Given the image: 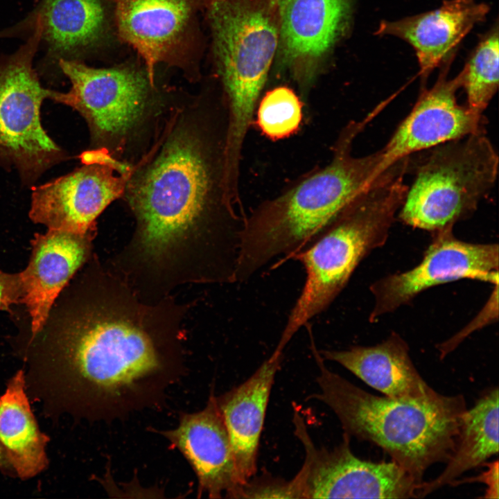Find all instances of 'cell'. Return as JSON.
<instances>
[{
    "mask_svg": "<svg viewBox=\"0 0 499 499\" xmlns=\"http://www.w3.org/2000/svg\"><path fill=\"white\" fill-rule=\"evenodd\" d=\"M322 401L338 418L344 433L380 447L405 471L423 481L426 470L452 455L467 405L463 395L436 391L413 399L372 394L325 367L316 350Z\"/></svg>",
    "mask_w": 499,
    "mask_h": 499,
    "instance_id": "cell-4",
    "label": "cell"
},
{
    "mask_svg": "<svg viewBox=\"0 0 499 499\" xmlns=\"http://www.w3.org/2000/svg\"><path fill=\"white\" fill-rule=\"evenodd\" d=\"M408 168L404 159L391 166L314 240L291 256L303 264L306 277L279 347L285 348L299 329L324 310L344 288L360 261L384 244L408 189L403 181Z\"/></svg>",
    "mask_w": 499,
    "mask_h": 499,
    "instance_id": "cell-5",
    "label": "cell"
},
{
    "mask_svg": "<svg viewBox=\"0 0 499 499\" xmlns=\"http://www.w3.org/2000/svg\"><path fill=\"white\" fill-rule=\"evenodd\" d=\"M80 159L81 167L33 190V221L49 229L86 234L98 215L122 198L132 164L98 148L84 151Z\"/></svg>",
    "mask_w": 499,
    "mask_h": 499,
    "instance_id": "cell-11",
    "label": "cell"
},
{
    "mask_svg": "<svg viewBox=\"0 0 499 499\" xmlns=\"http://www.w3.org/2000/svg\"><path fill=\"white\" fill-rule=\"evenodd\" d=\"M498 30L496 20L479 40L461 70L466 105L478 114H483L498 89Z\"/></svg>",
    "mask_w": 499,
    "mask_h": 499,
    "instance_id": "cell-24",
    "label": "cell"
},
{
    "mask_svg": "<svg viewBox=\"0 0 499 499\" xmlns=\"http://www.w3.org/2000/svg\"><path fill=\"white\" fill-rule=\"evenodd\" d=\"M319 353L385 396L413 399L435 392L420 375L410 358L407 343L396 333L374 346H356L346 350H323Z\"/></svg>",
    "mask_w": 499,
    "mask_h": 499,
    "instance_id": "cell-21",
    "label": "cell"
},
{
    "mask_svg": "<svg viewBox=\"0 0 499 499\" xmlns=\"http://www.w3.org/2000/svg\"><path fill=\"white\" fill-rule=\"evenodd\" d=\"M25 33L28 37L17 49L0 55V161L15 166L30 184L67 155L41 123L40 107L54 90L42 86L33 65L40 28L34 25Z\"/></svg>",
    "mask_w": 499,
    "mask_h": 499,
    "instance_id": "cell-9",
    "label": "cell"
},
{
    "mask_svg": "<svg viewBox=\"0 0 499 499\" xmlns=\"http://www.w3.org/2000/svg\"><path fill=\"white\" fill-rule=\"evenodd\" d=\"M484 464L487 465V469L478 476L457 480L453 486L459 485L462 482H483L487 486L484 498L498 499L499 498L498 461L496 460L489 463L486 462Z\"/></svg>",
    "mask_w": 499,
    "mask_h": 499,
    "instance_id": "cell-27",
    "label": "cell"
},
{
    "mask_svg": "<svg viewBox=\"0 0 499 499\" xmlns=\"http://www.w3.org/2000/svg\"><path fill=\"white\" fill-rule=\"evenodd\" d=\"M272 1L283 57L305 97L322 60L348 33L356 0Z\"/></svg>",
    "mask_w": 499,
    "mask_h": 499,
    "instance_id": "cell-14",
    "label": "cell"
},
{
    "mask_svg": "<svg viewBox=\"0 0 499 499\" xmlns=\"http://www.w3.org/2000/svg\"><path fill=\"white\" fill-rule=\"evenodd\" d=\"M105 21L100 0H42L21 21L0 30V36L14 37L25 28L36 25L40 46L45 49L42 63L61 60H78V55L99 38Z\"/></svg>",
    "mask_w": 499,
    "mask_h": 499,
    "instance_id": "cell-17",
    "label": "cell"
},
{
    "mask_svg": "<svg viewBox=\"0 0 499 499\" xmlns=\"http://www.w3.org/2000/svg\"><path fill=\"white\" fill-rule=\"evenodd\" d=\"M422 261L411 270L384 277L371 286L374 306L370 321L392 312L423 290L471 279L498 284L497 244H478L455 238L452 227L435 232Z\"/></svg>",
    "mask_w": 499,
    "mask_h": 499,
    "instance_id": "cell-12",
    "label": "cell"
},
{
    "mask_svg": "<svg viewBox=\"0 0 499 499\" xmlns=\"http://www.w3.org/2000/svg\"><path fill=\"white\" fill-rule=\"evenodd\" d=\"M28 365L25 384L46 410L89 420L157 405L183 373L145 332L95 314L60 328Z\"/></svg>",
    "mask_w": 499,
    "mask_h": 499,
    "instance_id": "cell-2",
    "label": "cell"
},
{
    "mask_svg": "<svg viewBox=\"0 0 499 499\" xmlns=\"http://www.w3.org/2000/svg\"><path fill=\"white\" fill-rule=\"evenodd\" d=\"M42 433L26 393L25 375L19 371L0 396V443L15 472L21 479L34 477L47 466Z\"/></svg>",
    "mask_w": 499,
    "mask_h": 499,
    "instance_id": "cell-23",
    "label": "cell"
},
{
    "mask_svg": "<svg viewBox=\"0 0 499 499\" xmlns=\"http://www.w3.org/2000/svg\"><path fill=\"white\" fill-rule=\"evenodd\" d=\"M255 116L256 124L265 137L272 141L286 139L301 126L303 103L292 89L277 87L259 100Z\"/></svg>",
    "mask_w": 499,
    "mask_h": 499,
    "instance_id": "cell-25",
    "label": "cell"
},
{
    "mask_svg": "<svg viewBox=\"0 0 499 499\" xmlns=\"http://www.w3.org/2000/svg\"><path fill=\"white\" fill-rule=\"evenodd\" d=\"M371 116L346 125L324 166L306 174L245 214L236 271L243 282L272 259L299 252L376 178L380 150L362 157L352 145Z\"/></svg>",
    "mask_w": 499,
    "mask_h": 499,
    "instance_id": "cell-3",
    "label": "cell"
},
{
    "mask_svg": "<svg viewBox=\"0 0 499 499\" xmlns=\"http://www.w3.org/2000/svg\"><path fill=\"white\" fill-rule=\"evenodd\" d=\"M0 470L6 473H12L15 472L12 465L10 464L3 446L0 443Z\"/></svg>",
    "mask_w": 499,
    "mask_h": 499,
    "instance_id": "cell-28",
    "label": "cell"
},
{
    "mask_svg": "<svg viewBox=\"0 0 499 499\" xmlns=\"http://www.w3.org/2000/svg\"><path fill=\"white\" fill-rule=\"evenodd\" d=\"M295 435L305 451L304 464L283 483L288 498H419L422 482L396 462H371L357 457L350 437L333 449L319 448L310 437L298 412L293 417Z\"/></svg>",
    "mask_w": 499,
    "mask_h": 499,
    "instance_id": "cell-10",
    "label": "cell"
},
{
    "mask_svg": "<svg viewBox=\"0 0 499 499\" xmlns=\"http://www.w3.org/2000/svg\"><path fill=\"white\" fill-rule=\"evenodd\" d=\"M24 296L21 274H10L0 270V310L23 302Z\"/></svg>",
    "mask_w": 499,
    "mask_h": 499,
    "instance_id": "cell-26",
    "label": "cell"
},
{
    "mask_svg": "<svg viewBox=\"0 0 499 499\" xmlns=\"http://www.w3.org/2000/svg\"><path fill=\"white\" fill-rule=\"evenodd\" d=\"M209 19L228 108L226 157L236 166L279 42L277 16L272 0H211Z\"/></svg>",
    "mask_w": 499,
    "mask_h": 499,
    "instance_id": "cell-7",
    "label": "cell"
},
{
    "mask_svg": "<svg viewBox=\"0 0 499 499\" xmlns=\"http://www.w3.org/2000/svg\"><path fill=\"white\" fill-rule=\"evenodd\" d=\"M121 37L145 62L155 80V67L165 60L183 37L193 12V0H116Z\"/></svg>",
    "mask_w": 499,
    "mask_h": 499,
    "instance_id": "cell-20",
    "label": "cell"
},
{
    "mask_svg": "<svg viewBox=\"0 0 499 499\" xmlns=\"http://www.w3.org/2000/svg\"><path fill=\"white\" fill-rule=\"evenodd\" d=\"M498 453V389H489L462 417L454 451L435 478L422 482L419 498L439 488L453 486L465 472L483 465Z\"/></svg>",
    "mask_w": 499,
    "mask_h": 499,
    "instance_id": "cell-22",
    "label": "cell"
},
{
    "mask_svg": "<svg viewBox=\"0 0 499 499\" xmlns=\"http://www.w3.org/2000/svg\"><path fill=\"white\" fill-rule=\"evenodd\" d=\"M85 234L49 229L35 235L29 264L20 273L33 336L40 332L55 299L84 261Z\"/></svg>",
    "mask_w": 499,
    "mask_h": 499,
    "instance_id": "cell-19",
    "label": "cell"
},
{
    "mask_svg": "<svg viewBox=\"0 0 499 499\" xmlns=\"http://www.w3.org/2000/svg\"><path fill=\"white\" fill-rule=\"evenodd\" d=\"M453 60L441 67L439 77L430 89H423L416 104L401 121L387 144L380 150L376 177L399 160L446 142L472 134L484 132L486 121L457 100L462 86V73L448 78Z\"/></svg>",
    "mask_w": 499,
    "mask_h": 499,
    "instance_id": "cell-13",
    "label": "cell"
},
{
    "mask_svg": "<svg viewBox=\"0 0 499 499\" xmlns=\"http://www.w3.org/2000/svg\"><path fill=\"white\" fill-rule=\"evenodd\" d=\"M187 459L198 480V496L240 498L243 487L229 437L213 394L201 411L184 414L161 432Z\"/></svg>",
    "mask_w": 499,
    "mask_h": 499,
    "instance_id": "cell-15",
    "label": "cell"
},
{
    "mask_svg": "<svg viewBox=\"0 0 499 499\" xmlns=\"http://www.w3.org/2000/svg\"><path fill=\"white\" fill-rule=\"evenodd\" d=\"M490 6L475 0H445L438 8L396 20H382L374 34L392 36L409 44L415 52L421 77L455 55L462 40L487 19Z\"/></svg>",
    "mask_w": 499,
    "mask_h": 499,
    "instance_id": "cell-16",
    "label": "cell"
},
{
    "mask_svg": "<svg viewBox=\"0 0 499 499\" xmlns=\"http://www.w3.org/2000/svg\"><path fill=\"white\" fill-rule=\"evenodd\" d=\"M228 124L221 88L186 97L133 164L122 198L150 254L166 251L192 232L238 253L245 216L237 213L226 187Z\"/></svg>",
    "mask_w": 499,
    "mask_h": 499,
    "instance_id": "cell-1",
    "label": "cell"
},
{
    "mask_svg": "<svg viewBox=\"0 0 499 499\" xmlns=\"http://www.w3.org/2000/svg\"><path fill=\"white\" fill-rule=\"evenodd\" d=\"M283 351L275 349L244 383L216 397L244 486L256 471L257 454L266 409Z\"/></svg>",
    "mask_w": 499,
    "mask_h": 499,
    "instance_id": "cell-18",
    "label": "cell"
},
{
    "mask_svg": "<svg viewBox=\"0 0 499 499\" xmlns=\"http://www.w3.org/2000/svg\"><path fill=\"white\" fill-rule=\"evenodd\" d=\"M58 68L71 88L67 92L55 91L51 100L84 118L90 148L103 149L132 165L149 150L172 110L186 98L163 94L146 71L97 69L64 60L58 62Z\"/></svg>",
    "mask_w": 499,
    "mask_h": 499,
    "instance_id": "cell-6",
    "label": "cell"
},
{
    "mask_svg": "<svg viewBox=\"0 0 499 499\" xmlns=\"http://www.w3.org/2000/svg\"><path fill=\"white\" fill-rule=\"evenodd\" d=\"M430 149L417 167L399 216L406 225L436 232L476 209L496 182L498 156L484 132Z\"/></svg>",
    "mask_w": 499,
    "mask_h": 499,
    "instance_id": "cell-8",
    "label": "cell"
}]
</instances>
